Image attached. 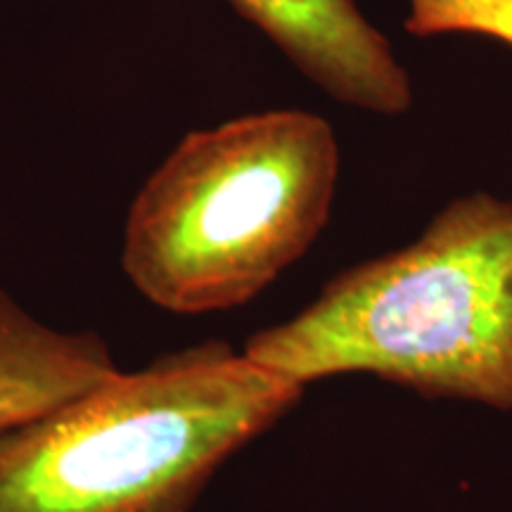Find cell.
Wrapping results in <instances>:
<instances>
[{
    "mask_svg": "<svg viewBox=\"0 0 512 512\" xmlns=\"http://www.w3.org/2000/svg\"><path fill=\"white\" fill-rule=\"evenodd\" d=\"M406 31L418 38L484 36L512 46V0H408Z\"/></svg>",
    "mask_w": 512,
    "mask_h": 512,
    "instance_id": "8992f818",
    "label": "cell"
},
{
    "mask_svg": "<svg viewBox=\"0 0 512 512\" xmlns=\"http://www.w3.org/2000/svg\"><path fill=\"white\" fill-rule=\"evenodd\" d=\"M302 396L219 339L119 370L0 432V512H192L219 467Z\"/></svg>",
    "mask_w": 512,
    "mask_h": 512,
    "instance_id": "7a4b0ae2",
    "label": "cell"
},
{
    "mask_svg": "<svg viewBox=\"0 0 512 512\" xmlns=\"http://www.w3.org/2000/svg\"><path fill=\"white\" fill-rule=\"evenodd\" d=\"M339 145L304 110L192 131L133 197L121 268L157 309L200 316L252 302L330 219Z\"/></svg>",
    "mask_w": 512,
    "mask_h": 512,
    "instance_id": "3957f363",
    "label": "cell"
},
{
    "mask_svg": "<svg viewBox=\"0 0 512 512\" xmlns=\"http://www.w3.org/2000/svg\"><path fill=\"white\" fill-rule=\"evenodd\" d=\"M98 332H62L0 287V432L41 418L119 373Z\"/></svg>",
    "mask_w": 512,
    "mask_h": 512,
    "instance_id": "5b68a950",
    "label": "cell"
},
{
    "mask_svg": "<svg viewBox=\"0 0 512 512\" xmlns=\"http://www.w3.org/2000/svg\"><path fill=\"white\" fill-rule=\"evenodd\" d=\"M230 5L337 102L384 117L411 107L408 72L356 0H230Z\"/></svg>",
    "mask_w": 512,
    "mask_h": 512,
    "instance_id": "277c9868",
    "label": "cell"
},
{
    "mask_svg": "<svg viewBox=\"0 0 512 512\" xmlns=\"http://www.w3.org/2000/svg\"><path fill=\"white\" fill-rule=\"evenodd\" d=\"M242 351L302 387L366 373L512 413V200L448 202L418 240L337 273Z\"/></svg>",
    "mask_w": 512,
    "mask_h": 512,
    "instance_id": "6da1fadb",
    "label": "cell"
}]
</instances>
